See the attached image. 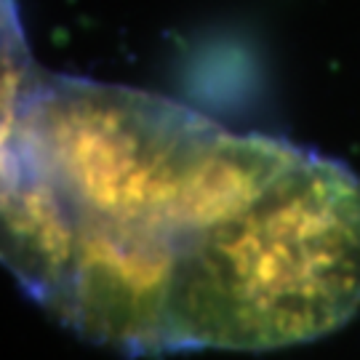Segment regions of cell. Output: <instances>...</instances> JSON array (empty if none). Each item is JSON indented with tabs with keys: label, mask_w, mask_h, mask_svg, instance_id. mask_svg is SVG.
Returning <instances> with one entry per match:
<instances>
[{
	"label": "cell",
	"mask_w": 360,
	"mask_h": 360,
	"mask_svg": "<svg viewBox=\"0 0 360 360\" xmlns=\"http://www.w3.org/2000/svg\"><path fill=\"white\" fill-rule=\"evenodd\" d=\"M360 304V179L307 155L259 206L221 227L193 275L184 342L283 347Z\"/></svg>",
	"instance_id": "1"
}]
</instances>
